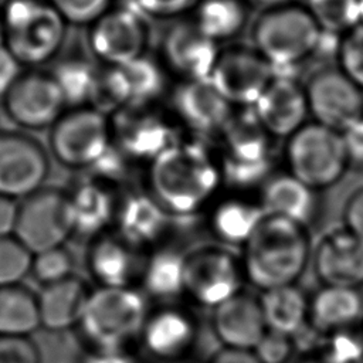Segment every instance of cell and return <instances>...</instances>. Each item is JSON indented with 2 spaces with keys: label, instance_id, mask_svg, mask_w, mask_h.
Returning <instances> with one entry per match:
<instances>
[{
  "label": "cell",
  "instance_id": "6da1fadb",
  "mask_svg": "<svg viewBox=\"0 0 363 363\" xmlns=\"http://www.w3.org/2000/svg\"><path fill=\"white\" fill-rule=\"evenodd\" d=\"M223 184L218 155L191 136L146 164L143 189L170 217L189 218L210 208Z\"/></svg>",
  "mask_w": 363,
  "mask_h": 363
},
{
  "label": "cell",
  "instance_id": "7a4b0ae2",
  "mask_svg": "<svg viewBox=\"0 0 363 363\" xmlns=\"http://www.w3.org/2000/svg\"><path fill=\"white\" fill-rule=\"evenodd\" d=\"M312 248L306 225L265 214L242 247L244 278L261 292L294 285L311 262Z\"/></svg>",
  "mask_w": 363,
  "mask_h": 363
},
{
  "label": "cell",
  "instance_id": "3957f363",
  "mask_svg": "<svg viewBox=\"0 0 363 363\" xmlns=\"http://www.w3.org/2000/svg\"><path fill=\"white\" fill-rule=\"evenodd\" d=\"M325 33L299 3L264 9L250 23V45L275 72H288L318 54Z\"/></svg>",
  "mask_w": 363,
  "mask_h": 363
},
{
  "label": "cell",
  "instance_id": "277c9868",
  "mask_svg": "<svg viewBox=\"0 0 363 363\" xmlns=\"http://www.w3.org/2000/svg\"><path fill=\"white\" fill-rule=\"evenodd\" d=\"M3 45L24 69L54 62L65 44L68 24L48 0H3Z\"/></svg>",
  "mask_w": 363,
  "mask_h": 363
},
{
  "label": "cell",
  "instance_id": "5b68a950",
  "mask_svg": "<svg viewBox=\"0 0 363 363\" xmlns=\"http://www.w3.org/2000/svg\"><path fill=\"white\" fill-rule=\"evenodd\" d=\"M217 140L224 184L238 190L259 189L274 173V139L251 108L235 109Z\"/></svg>",
  "mask_w": 363,
  "mask_h": 363
},
{
  "label": "cell",
  "instance_id": "8992f818",
  "mask_svg": "<svg viewBox=\"0 0 363 363\" xmlns=\"http://www.w3.org/2000/svg\"><path fill=\"white\" fill-rule=\"evenodd\" d=\"M285 172L315 191L340 182L352 166L340 132L308 121L285 139Z\"/></svg>",
  "mask_w": 363,
  "mask_h": 363
},
{
  "label": "cell",
  "instance_id": "52a82bcc",
  "mask_svg": "<svg viewBox=\"0 0 363 363\" xmlns=\"http://www.w3.org/2000/svg\"><path fill=\"white\" fill-rule=\"evenodd\" d=\"M111 145L109 116L92 106L67 109L48 129L50 157L68 170H89Z\"/></svg>",
  "mask_w": 363,
  "mask_h": 363
},
{
  "label": "cell",
  "instance_id": "ba28073f",
  "mask_svg": "<svg viewBox=\"0 0 363 363\" xmlns=\"http://www.w3.org/2000/svg\"><path fill=\"white\" fill-rule=\"evenodd\" d=\"M150 26L132 3H116L86 27L91 58L101 67H123L147 54Z\"/></svg>",
  "mask_w": 363,
  "mask_h": 363
},
{
  "label": "cell",
  "instance_id": "9c48e42d",
  "mask_svg": "<svg viewBox=\"0 0 363 363\" xmlns=\"http://www.w3.org/2000/svg\"><path fill=\"white\" fill-rule=\"evenodd\" d=\"M74 234L68 190L43 186L18 200L14 237L31 252L62 247Z\"/></svg>",
  "mask_w": 363,
  "mask_h": 363
},
{
  "label": "cell",
  "instance_id": "30bf717a",
  "mask_svg": "<svg viewBox=\"0 0 363 363\" xmlns=\"http://www.w3.org/2000/svg\"><path fill=\"white\" fill-rule=\"evenodd\" d=\"M143 296L132 288H101L91 294L81 325L102 347H118L142 333L147 319Z\"/></svg>",
  "mask_w": 363,
  "mask_h": 363
},
{
  "label": "cell",
  "instance_id": "8fae6325",
  "mask_svg": "<svg viewBox=\"0 0 363 363\" xmlns=\"http://www.w3.org/2000/svg\"><path fill=\"white\" fill-rule=\"evenodd\" d=\"M112 143L132 162L149 164L182 139L170 112L157 105L126 106L109 116Z\"/></svg>",
  "mask_w": 363,
  "mask_h": 363
},
{
  "label": "cell",
  "instance_id": "7c38bea8",
  "mask_svg": "<svg viewBox=\"0 0 363 363\" xmlns=\"http://www.w3.org/2000/svg\"><path fill=\"white\" fill-rule=\"evenodd\" d=\"M245 281L241 259L228 248L204 245L184 255V295L214 309L241 292Z\"/></svg>",
  "mask_w": 363,
  "mask_h": 363
},
{
  "label": "cell",
  "instance_id": "4fadbf2b",
  "mask_svg": "<svg viewBox=\"0 0 363 363\" xmlns=\"http://www.w3.org/2000/svg\"><path fill=\"white\" fill-rule=\"evenodd\" d=\"M0 102L6 118L23 132L50 129L67 111L58 84L44 69H24Z\"/></svg>",
  "mask_w": 363,
  "mask_h": 363
},
{
  "label": "cell",
  "instance_id": "5bb4252c",
  "mask_svg": "<svg viewBox=\"0 0 363 363\" xmlns=\"http://www.w3.org/2000/svg\"><path fill=\"white\" fill-rule=\"evenodd\" d=\"M303 88L311 121L342 133L363 118V91L336 65L312 71Z\"/></svg>",
  "mask_w": 363,
  "mask_h": 363
},
{
  "label": "cell",
  "instance_id": "9a60e30c",
  "mask_svg": "<svg viewBox=\"0 0 363 363\" xmlns=\"http://www.w3.org/2000/svg\"><path fill=\"white\" fill-rule=\"evenodd\" d=\"M275 75V69L250 44L221 47L208 77L234 108H251Z\"/></svg>",
  "mask_w": 363,
  "mask_h": 363
},
{
  "label": "cell",
  "instance_id": "2e32d148",
  "mask_svg": "<svg viewBox=\"0 0 363 363\" xmlns=\"http://www.w3.org/2000/svg\"><path fill=\"white\" fill-rule=\"evenodd\" d=\"M50 153L20 129H0V194L21 200L45 186Z\"/></svg>",
  "mask_w": 363,
  "mask_h": 363
},
{
  "label": "cell",
  "instance_id": "e0dca14e",
  "mask_svg": "<svg viewBox=\"0 0 363 363\" xmlns=\"http://www.w3.org/2000/svg\"><path fill=\"white\" fill-rule=\"evenodd\" d=\"M157 50V58L169 75L193 81L210 77L221 45L207 38L190 17H180L164 27Z\"/></svg>",
  "mask_w": 363,
  "mask_h": 363
},
{
  "label": "cell",
  "instance_id": "ac0fdd59",
  "mask_svg": "<svg viewBox=\"0 0 363 363\" xmlns=\"http://www.w3.org/2000/svg\"><path fill=\"white\" fill-rule=\"evenodd\" d=\"M234 108L208 78L179 81L170 92V113L193 138H218Z\"/></svg>",
  "mask_w": 363,
  "mask_h": 363
},
{
  "label": "cell",
  "instance_id": "d6986e66",
  "mask_svg": "<svg viewBox=\"0 0 363 363\" xmlns=\"http://www.w3.org/2000/svg\"><path fill=\"white\" fill-rule=\"evenodd\" d=\"M251 109L272 139H288L311 121L303 82L288 72H275Z\"/></svg>",
  "mask_w": 363,
  "mask_h": 363
},
{
  "label": "cell",
  "instance_id": "ffe728a7",
  "mask_svg": "<svg viewBox=\"0 0 363 363\" xmlns=\"http://www.w3.org/2000/svg\"><path fill=\"white\" fill-rule=\"evenodd\" d=\"M312 269L322 285H363V240L343 225L325 233L312 248Z\"/></svg>",
  "mask_w": 363,
  "mask_h": 363
},
{
  "label": "cell",
  "instance_id": "44dd1931",
  "mask_svg": "<svg viewBox=\"0 0 363 363\" xmlns=\"http://www.w3.org/2000/svg\"><path fill=\"white\" fill-rule=\"evenodd\" d=\"M211 328L223 347L254 350L267 333L258 298L240 292L213 309Z\"/></svg>",
  "mask_w": 363,
  "mask_h": 363
},
{
  "label": "cell",
  "instance_id": "7402d4cb",
  "mask_svg": "<svg viewBox=\"0 0 363 363\" xmlns=\"http://www.w3.org/2000/svg\"><path fill=\"white\" fill-rule=\"evenodd\" d=\"M170 217L145 190H130L118 199L116 233L138 250L156 244L167 231Z\"/></svg>",
  "mask_w": 363,
  "mask_h": 363
},
{
  "label": "cell",
  "instance_id": "603a6c76",
  "mask_svg": "<svg viewBox=\"0 0 363 363\" xmlns=\"http://www.w3.org/2000/svg\"><path fill=\"white\" fill-rule=\"evenodd\" d=\"M138 251L118 233H104L92 238L88 265L104 288H130L133 279L140 278L145 264L139 261Z\"/></svg>",
  "mask_w": 363,
  "mask_h": 363
},
{
  "label": "cell",
  "instance_id": "cb8c5ba5",
  "mask_svg": "<svg viewBox=\"0 0 363 363\" xmlns=\"http://www.w3.org/2000/svg\"><path fill=\"white\" fill-rule=\"evenodd\" d=\"M140 335L152 356L162 360H179L193 349L197 326L187 312L164 308L147 316Z\"/></svg>",
  "mask_w": 363,
  "mask_h": 363
},
{
  "label": "cell",
  "instance_id": "d4e9b609",
  "mask_svg": "<svg viewBox=\"0 0 363 363\" xmlns=\"http://www.w3.org/2000/svg\"><path fill=\"white\" fill-rule=\"evenodd\" d=\"M74 234L95 238L115 223L118 199L115 190L92 177L77 182L68 189Z\"/></svg>",
  "mask_w": 363,
  "mask_h": 363
},
{
  "label": "cell",
  "instance_id": "484cf974",
  "mask_svg": "<svg viewBox=\"0 0 363 363\" xmlns=\"http://www.w3.org/2000/svg\"><path fill=\"white\" fill-rule=\"evenodd\" d=\"M318 191L288 172H274L259 187L258 201L265 214L309 225L318 207Z\"/></svg>",
  "mask_w": 363,
  "mask_h": 363
},
{
  "label": "cell",
  "instance_id": "4316f807",
  "mask_svg": "<svg viewBox=\"0 0 363 363\" xmlns=\"http://www.w3.org/2000/svg\"><path fill=\"white\" fill-rule=\"evenodd\" d=\"M363 318L359 289L322 285L309 296L308 325L322 336L352 328Z\"/></svg>",
  "mask_w": 363,
  "mask_h": 363
},
{
  "label": "cell",
  "instance_id": "83f0119b",
  "mask_svg": "<svg viewBox=\"0 0 363 363\" xmlns=\"http://www.w3.org/2000/svg\"><path fill=\"white\" fill-rule=\"evenodd\" d=\"M265 216L258 199L231 194L217 199L208 208V228L225 245L244 247Z\"/></svg>",
  "mask_w": 363,
  "mask_h": 363
},
{
  "label": "cell",
  "instance_id": "f1b7e54d",
  "mask_svg": "<svg viewBox=\"0 0 363 363\" xmlns=\"http://www.w3.org/2000/svg\"><path fill=\"white\" fill-rule=\"evenodd\" d=\"M91 292L85 284L69 277L47 285L37 296L40 323L50 330H64L81 323Z\"/></svg>",
  "mask_w": 363,
  "mask_h": 363
},
{
  "label": "cell",
  "instance_id": "f546056e",
  "mask_svg": "<svg viewBox=\"0 0 363 363\" xmlns=\"http://www.w3.org/2000/svg\"><path fill=\"white\" fill-rule=\"evenodd\" d=\"M248 0H200L190 18L211 41L221 45L233 41L250 23Z\"/></svg>",
  "mask_w": 363,
  "mask_h": 363
},
{
  "label": "cell",
  "instance_id": "4dcf8cb0",
  "mask_svg": "<svg viewBox=\"0 0 363 363\" xmlns=\"http://www.w3.org/2000/svg\"><path fill=\"white\" fill-rule=\"evenodd\" d=\"M258 301L268 330L294 336L308 325L309 296L296 284L264 291Z\"/></svg>",
  "mask_w": 363,
  "mask_h": 363
},
{
  "label": "cell",
  "instance_id": "1f68e13d",
  "mask_svg": "<svg viewBox=\"0 0 363 363\" xmlns=\"http://www.w3.org/2000/svg\"><path fill=\"white\" fill-rule=\"evenodd\" d=\"M184 255L172 248L150 254L140 275L147 295L160 301H172L184 295Z\"/></svg>",
  "mask_w": 363,
  "mask_h": 363
},
{
  "label": "cell",
  "instance_id": "d6a6232c",
  "mask_svg": "<svg viewBox=\"0 0 363 363\" xmlns=\"http://www.w3.org/2000/svg\"><path fill=\"white\" fill-rule=\"evenodd\" d=\"M69 108L91 106L99 65L86 57H60L50 69Z\"/></svg>",
  "mask_w": 363,
  "mask_h": 363
},
{
  "label": "cell",
  "instance_id": "836d02e7",
  "mask_svg": "<svg viewBox=\"0 0 363 363\" xmlns=\"http://www.w3.org/2000/svg\"><path fill=\"white\" fill-rule=\"evenodd\" d=\"M118 68L126 84L129 98L128 106L157 105L160 98L169 89L170 75L157 57L146 54Z\"/></svg>",
  "mask_w": 363,
  "mask_h": 363
},
{
  "label": "cell",
  "instance_id": "e575fe53",
  "mask_svg": "<svg viewBox=\"0 0 363 363\" xmlns=\"http://www.w3.org/2000/svg\"><path fill=\"white\" fill-rule=\"evenodd\" d=\"M40 323L37 296L17 285L0 286V335L28 336Z\"/></svg>",
  "mask_w": 363,
  "mask_h": 363
},
{
  "label": "cell",
  "instance_id": "d590c367",
  "mask_svg": "<svg viewBox=\"0 0 363 363\" xmlns=\"http://www.w3.org/2000/svg\"><path fill=\"white\" fill-rule=\"evenodd\" d=\"M323 33L340 37L360 24L357 0H302Z\"/></svg>",
  "mask_w": 363,
  "mask_h": 363
},
{
  "label": "cell",
  "instance_id": "8d00e7d4",
  "mask_svg": "<svg viewBox=\"0 0 363 363\" xmlns=\"http://www.w3.org/2000/svg\"><path fill=\"white\" fill-rule=\"evenodd\" d=\"M316 356L325 363H363L362 326H352L325 335Z\"/></svg>",
  "mask_w": 363,
  "mask_h": 363
},
{
  "label": "cell",
  "instance_id": "74e56055",
  "mask_svg": "<svg viewBox=\"0 0 363 363\" xmlns=\"http://www.w3.org/2000/svg\"><path fill=\"white\" fill-rule=\"evenodd\" d=\"M335 65L363 91V24H357L337 40Z\"/></svg>",
  "mask_w": 363,
  "mask_h": 363
},
{
  "label": "cell",
  "instance_id": "f35d334b",
  "mask_svg": "<svg viewBox=\"0 0 363 363\" xmlns=\"http://www.w3.org/2000/svg\"><path fill=\"white\" fill-rule=\"evenodd\" d=\"M33 254L14 237H0V286L17 285L31 269Z\"/></svg>",
  "mask_w": 363,
  "mask_h": 363
},
{
  "label": "cell",
  "instance_id": "ab89813d",
  "mask_svg": "<svg viewBox=\"0 0 363 363\" xmlns=\"http://www.w3.org/2000/svg\"><path fill=\"white\" fill-rule=\"evenodd\" d=\"M30 272L44 286L69 278L72 272L71 254L64 245L33 254Z\"/></svg>",
  "mask_w": 363,
  "mask_h": 363
},
{
  "label": "cell",
  "instance_id": "60d3db41",
  "mask_svg": "<svg viewBox=\"0 0 363 363\" xmlns=\"http://www.w3.org/2000/svg\"><path fill=\"white\" fill-rule=\"evenodd\" d=\"M68 26L89 27L118 1L116 0H48Z\"/></svg>",
  "mask_w": 363,
  "mask_h": 363
},
{
  "label": "cell",
  "instance_id": "b9f144b4",
  "mask_svg": "<svg viewBox=\"0 0 363 363\" xmlns=\"http://www.w3.org/2000/svg\"><path fill=\"white\" fill-rule=\"evenodd\" d=\"M254 353L261 363H289L294 354V336L267 330Z\"/></svg>",
  "mask_w": 363,
  "mask_h": 363
},
{
  "label": "cell",
  "instance_id": "7bdbcfd3",
  "mask_svg": "<svg viewBox=\"0 0 363 363\" xmlns=\"http://www.w3.org/2000/svg\"><path fill=\"white\" fill-rule=\"evenodd\" d=\"M200 0H130L146 17L157 20H176L191 13Z\"/></svg>",
  "mask_w": 363,
  "mask_h": 363
},
{
  "label": "cell",
  "instance_id": "ee69618b",
  "mask_svg": "<svg viewBox=\"0 0 363 363\" xmlns=\"http://www.w3.org/2000/svg\"><path fill=\"white\" fill-rule=\"evenodd\" d=\"M0 363H41L37 346L27 336L0 335Z\"/></svg>",
  "mask_w": 363,
  "mask_h": 363
},
{
  "label": "cell",
  "instance_id": "f6af8a7d",
  "mask_svg": "<svg viewBox=\"0 0 363 363\" xmlns=\"http://www.w3.org/2000/svg\"><path fill=\"white\" fill-rule=\"evenodd\" d=\"M342 225L363 240V186L346 197L342 208Z\"/></svg>",
  "mask_w": 363,
  "mask_h": 363
},
{
  "label": "cell",
  "instance_id": "bcb514c9",
  "mask_svg": "<svg viewBox=\"0 0 363 363\" xmlns=\"http://www.w3.org/2000/svg\"><path fill=\"white\" fill-rule=\"evenodd\" d=\"M23 71V65L13 57V54L4 45H0V98L9 91Z\"/></svg>",
  "mask_w": 363,
  "mask_h": 363
},
{
  "label": "cell",
  "instance_id": "7dc6e473",
  "mask_svg": "<svg viewBox=\"0 0 363 363\" xmlns=\"http://www.w3.org/2000/svg\"><path fill=\"white\" fill-rule=\"evenodd\" d=\"M350 164L363 166V118L342 132Z\"/></svg>",
  "mask_w": 363,
  "mask_h": 363
},
{
  "label": "cell",
  "instance_id": "c3c4849f",
  "mask_svg": "<svg viewBox=\"0 0 363 363\" xmlns=\"http://www.w3.org/2000/svg\"><path fill=\"white\" fill-rule=\"evenodd\" d=\"M18 200L0 194V237L14 235Z\"/></svg>",
  "mask_w": 363,
  "mask_h": 363
},
{
  "label": "cell",
  "instance_id": "681fc988",
  "mask_svg": "<svg viewBox=\"0 0 363 363\" xmlns=\"http://www.w3.org/2000/svg\"><path fill=\"white\" fill-rule=\"evenodd\" d=\"M208 363H261L254 350L221 347L208 360Z\"/></svg>",
  "mask_w": 363,
  "mask_h": 363
},
{
  "label": "cell",
  "instance_id": "f907efd6",
  "mask_svg": "<svg viewBox=\"0 0 363 363\" xmlns=\"http://www.w3.org/2000/svg\"><path fill=\"white\" fill-rule=\"evenodd\" d=\"M295 0H248L250 4H254L257 7H259L261 10L264 9H271V7H278V6H284V4H289L294 3Z\"/></svg>",
  "mask_w": 363,
  "mask_h": 363
},
{
  "label": "cell",
  "instance_id": "816d5d0a",
  "mask_svg": "<svg viewBox=\"0 0 363 363\" xmlns=\"http://www.w3.org/2000/svg\"><path fill=\"white\" fill-rule=\"evenodd\" d=\"M298 363H325L323 360H320L316 354L315 356H309V357H305L302 360H299Z\"/></svg>",
  "mask_w": 363,
  "mask_h": 363
},
{
  "label": "cell",
  "instance_id": "f5cc1de1",
  "mask_svg": "<svg viewBox=\"0 0 363 363\" xmlns=\"http://www.w3.org/2000/svg\"><path fill=\"white\" fill-rule=\"evenodd\" d=\"M357 7H359V18H360V24H363V0H357Z\"/></svg>",
  "mask_w": 363,
  "mask_h": 363
},
{
  "label": "cell",
  "instance_id": "db71d44e",
  "mask_svg": "<svg viewBox=\"0 0 363 363\" xmlns=\"http://www.w3.org/2000/svg\"><path fill=\"white\" fill-rule=\"evenodd\" d=\"M0 45H3V30H1V23H0Z\"/></svg>",
  "mask_w": 363,
  "mask_h": 363
},
{
  "label": "cell",
  "instance_id": "11a10c76",
  "mask_svg": "<svg viewBox=\"0 0 363 363\" xmlns=\"http://www.w3.org/2000/svg\"><path fill=\"white\" fill-rule=\"evenodd\" d=\"M362 329H363V318H362Z\"/></svg>",
  "mask_w": 363,
  "mask_h": 363
},
{
  "label": "cell",
  "instance_id": "9f6ffc18",
  "mask_svg": "<svg viewBox=\"0 0 363 363\" xmlns=\"http://www.w3.org/2000/svg\"><path fill=\"white\" fill-rule=\"evenodd\" d=\"M1 1H3V0H0V4H1Z\"/></svg>",
  "mask_w": 363,
  "mask_h": 363
}]
</instances>
